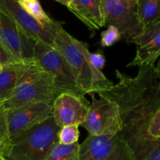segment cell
<instances>
[{
	"label": "cell",
	"instance_id": "cell-1",
	"mask_svg": "<svg viewBox=\"0 0 160 160\" xmlns=\"http://www.w3.org/2000/svg\"><path fill=\"white\" fill-rule=\"evenodd\" d=\"M118 83L98 92L117 105L121 130L133 160H160V72L159 66H142L135 77L116 70Z\"/></svg>",
	"mask_w": 160,
	"mask_h": 160
},
{
	"label": "cell",
	"instance_id": "cell-2",
	"mask_svg": "<svg viewBox=\"0 0 160 160\" xmlns=\"http://www.w3.org/2000/svg\"><path fill=\"white\" fill-rule=\"evenodd\" d=\"M53 44L70 66L78 84L86 95L106 91L113 85L102 70H97L92 64L87 44L67 33L61 23L56 29Z\"/></svg>",
	"mask_w": 160,
	"mask_h": 160
},
{
	"label": "cell",
	"instance_id": "cell-3",
	"mask_svg": "<svg viewBox=\"0 0 160 160\" xmlns=\"http://www.w3.org/2000/svg\"><path fill=\"white\" fill-rule=\"evenodd\" d=\"M60 128L53 117L9 138L1 156L6 160H45L59 143Z\"/></svg>",
	"mask_w": 160,
	"mask_h": 160
},
{
	"label": "cell",
	"instance_id": "cell-4",
	"mask_svg": "<svg viewBox=\"0 0 160 160\" xmlns=\"http://www.w3.org/2000/svg\"><path fill=\"white\" fill-rule=\"evenodd\" d=\"M59 95L52 75L33 59L27 62L13 92L2 105L6 110L37 102L52 106Z\"/></svg>",
	"mask_w": 160,
	"mask_h": 160
},
{
	"label": "cell",
	"instance_id": "cell-5",
	"mask_svg": "<svg viewBox=\"0 0 160 160\" xmlns=\"http://www.w3.org/2000/svg\"><path fill=\"white\" fill-rule=\"evenodd\" d=\"M34 59L52 75L58 93L70 94L79 98L85 97V92L78 84L70 66L56 48L35 42Z\"/></svg>",
	"mask_w": 160,
	"mask_h": 160
},
{
	"label": "cell",
	"instance_id": "cell-6",
	"mask_svg": "<svg viewBox=\"0 0 160 160\" xmlns=\"http://www.w3.org/2000/svg\"><path fill=\"white\" fill-rule=\"evenodd\" d=\"M137 1L102 0L101 12L103 27L113 26L118 29L128 44L142 32L136 12Z\"/></svg>",
	"mask_w": 160,
	"mask_h": 160
},
{
	"label": "cell",
	"instance_id": "cell-7",
	"mask_svg": "<svg viewBox=\"0 0 160 160\" xmlns=\"http://www.w3.org/2000/svg\"><path fill=\"white\" fill-rule=\"evenodd\" d=\"M92 103L81 127L90 136L115 135L121 130V120L117 105L114 102L99 95L96 99L95 93H89Z\"/></svg>",
	"mask_w": 160,
	"mask_h": 160
},
{
	"label": "cell",
	"instance_id": "cell-8",
	"mask_svg": "<svg viewBox=\"0 0 160 160\" xmlns=\"http://www.w3.org/2000/svg\"><path fill=\"white\" fill-rule=\"evenodd\" d=\"M0 10L12 19L29 38L54 48L55 35L59 22L55 20L48 26L42 24L25 12L18 0H0Z\"/></svg>",
	"mask_w": 160,
	"mask_h": 160
},
{
	"label": "cell",
	"instance_id": "cell-9",
	"mask_svg": "<svg viewBox=\"0 0 160 160\" xmlns=\"http://www.w3.org/2000/svg\"><path fill=\"white\" fill-rule=\"evenodd\" d=\"M80 160H133L128 145L115 135L90 136L80 145Z\"/></svg>",
	"mask_w": 160,
	"mask_h": 160
},
{
	"label": "cell",
	"instance_id": "cell-10",
	"mask_svg": "<svg viewBox=\"0 0 160 160\" xmlns=\"http://www.w3.org/2000/svg\"><path fill=\"white\" fill-rule=\"evenodd\" d=\"M0 42L21 62L34 59L35 42L28 37L15 22L0 10Z\"/></svg>",
	"mask_w": 160,
	"mask_h": 160
},
{
	"label": "cell",
	"instance_id": "cell-11",
	"mask_svg": "<svg viewBox=\"0 0 160 160\" xmlns=\"http://www.w3.org/2000/svg\"><path fill=\"white\" fill-rule=\"evenodd\" d=\"M8 138L13 137L52 116V106L45 102L31 103L6 110Z\"/></svg>",
	"mask_w": 160,
	"mask_h": 160
},
{
	"label": "cell",
	"instance_id": "cell-12",
	"mask_svg": "<svg viewBox=\"0 0 160 160\" xmlns=\"http://www.w3.org/2000/svg\"><path fill=\"white\" fill-rule=\"evenodd\" d=\"M90 103L85 97L59 94L52 105V117L59 128L69 125L81 126L87 115Z\"/></svg>",
	"mask_w": 160,
	"mask_h": 160
},
{
	"label": "cell",
	"instance_id": "cell-13",
	"mask_svg": "<svg viewBox=\"0 0 160 160\" xmlns=\"http://www.w3.org/2000/svg\"><path fill=\"white\" fill-rule=\"evenodd\" d=\"M137 52L128 67L155 65L160 55V23L144 30L133 40Z\"/></svg>",
	"mask_w": 160,
	"mask_h": 160
},
{
	"label": "cell",
	"instance_id": "cell-14",
	"mask_svg": "<svg viewBox=\"0 0 160 160\" xmlns=\"http://www.w3.org/2000/svg\"><path fill=\"white\" fill-rule=\"evenodd\" d=\"M102 0H70L67 8L91 31L103 27L101 12Z\"/></svg>",
	"mask_w": 160,
	"mask_h": 160
},
{
	"label": "cell",
	"instance_id": "cell-15",
	"mask_svg": "<svg viewBox=\"0 0 160 160\" xmlns=\"http://www.w3.org/2000/svg\"><path fill=\"white\" fill-rule=\"evenodd\" d=\"M26 63L27 62H20L2 67L0 71V104H3L11 96Z\"/></svg>",
	"mask_w": 160,
	"mask_h": 160
},
{
	"label": "cell",
	"instance_id": "cell-16",
	"mask_svg": "<svg viewBox=\"0 0 160 160\" xmlns=\"http://www.w3.org/2000/svg\"><path fill=\"white\" fill-rule=\"evenodd\" d=\"M136 12L142 31L160 23L159 0H137Z\"/></svg>",
	"mask_w": 160,
	"mask_h": 160
},
{
	"label": "cell",
	"instance_id": "cell-17",
	"mask_svg": "<svg viewBox=\"0 0 160 160\" xmlns=\"http://www.w3.org/2000/svg\"><path fill=\"white\" fill-rule=\"evenodd\" d=\"M45 160H80V144H56Z\"/></svg>",
	"mask_w": 160,
	"mask_h": 160
},
{
	"label": "cell",
	"instance_id": "cell-18",
	"mask_svg": "<svg viewBox=\"0 0 160 160\" xmlns=\"http://www.w3.org/2000/svg\"><path fill=\"white\" fill-rule=\"evenodd\" d=\"M20 7L28 12L30 16L35 19L37 21L42 24L48 26L54 23L55 20H52L43 9L40 2L38 0L32 2H23L18 1Z\"/></svg>",
	"mask_w": 160,
	"mask_h": 160
},
{
	"label": "cell",
	"instance_id": "cell-19",
	"mask_svg": "<svg viewBox=\"0 0 160 160\" xmlns=\"http://www.w3.org/2000/svg\"><path fill=\"white\" fill-rule=\"evenodd\" d=\"M78 125H69L60 128L59 132V143L62 145H72L78 142L80 132Z\"/></svg>",
	"mask_w": 160,
	"mask_h": 160
},
{
	"label": "cell",
	"instance_id": "cell-20",
	"mask_svg": "<svg viewBox=\"0 0 160 160\" xmlns=\"http://www.w3.org/2000/svg\"><path fill=\"white\" fill-rule=\"evenodd\" d=\"M121 39V34L117 28L113 26L107 27V29L101 34V45L109 47Z\"/></svg>",
	"mask_w": 160,
	"mask_h": 160
},
{
	"label": "cell",
	"instance_id": "cell-21",
	"mask_svg": "<svg viewBox=\"0 0 160 160\" xmlns=\"http://www.w3.org/2000/svg\"><path fill=\"white\" fill-rule=\"evenodd\" d=\"M8 140L6 109L2 104H0V142L6 144Z\"/></svg>",
	"mask_w": 160,
	"mask_h": 160
},
{
	"label": "cell",
	"instance_id": "cell-22",
	"mask_svg": "<svg viewBox=\"0 0 160 160\" xmlns=\"http://www.w3.org/2000/svg\"><path fill=\"white\" fill-rule=\"evenodd\" d=\"M21 61L18 60L16 57H14L9 52V50L0 42V64L2 67L10 64L17 63Z\"/></svg>",
	"mask_w": 160,
	"mask_h": 160
},
{
	"label": "cell",
	"instance_id": "cell-23",
	"mask_svg": "<svg viewBox=\"0 0 160 160\" xmlns=\"http://www.w3.org/2000/svg\"><path fill=\"white\" fill-rule=\"evenodd\" d=\"M90 60L94 67L98 70H102V69L106 65V59L102 53L97 52L91 53L90 52Z\"/></svg>",
	"mask_w": 160,
	"mask_h": 160
},
{
	"label": "cell",
	"instance_id": "cell-24",
	"mask_svg": "<svg viewBox=\"0 0 160 160\" xmlns=\"http://www.w3.org/2000/svg\"><path fill=\"white\" fill-rule=\"evenodd\" d=\"M54 1L60 3V4L63 5V6H68L69 5V2H70V0H54Z\"/></svg>",
	"mask_w": 160,
	"mask_h": 160
},
{
	"label": "cell",
	"instance_id": "cell-25",
	"mask_svg": "<svg viewBox=\"0 0 160 160\" xmlns=\"http://www.w3.org/2000/svg\"><path fill=\"white\" fill-rule=\"evenodd\" d=\"M4 146H5V144L4 143H2V142H0V156H1L2 153V151H3V148H4Z\"/></svg>",
	"mask_w": 160,
	"mask_h": 160
},
{
	"label": "cell",
	"instance_id": "cell-26",
	"mask_svg": "<svg viewBox=\"0 0 160 160\" xmlns=\"http://www.w3.org/2000/svg\"><path fill=\"white\" fill-rule=\"evenodd\" d=\"M18 1H23V2H32V1H35V0H18Z\"/></svg>",
	"mask_w": 160,
	"mask_h": 160
},
{
	"label": "cell",
	"instance_id": "cell-27",
	"mask_svg": "<svg viewBox=\"0 0 160 160\" xmlns=\"http://www.w3.org/2000/svg\"><path fill=\"white\" fill-rule=\"evenodd\" d=\"M0 160H6L2 156H0Z\"/></svg>",
	"mask_w": 160,
	"mask_h": 160
},
{
	"label": "cell",
	"instance_id": "cell-28",
	"mask_svg": "<svg viewBox=\"0 0 160 160\" xmlns=\"http://www.w3.org/2000/svg\"><path fill=\"white\" fill-rule=\"evenodd\" d=\"M2 69V66L1 65V64H0V71H1V70Z\"/></svg>",
	"mask_w": 160,
	"mask_h": 160
},
{
	"label": "cell",
	"instance_id": "cell-29",
	"mask_svg": "<svg viewBox=\"0 0 160 160\" xmlns=\"http://www.w3.org/2000/svg\"><path fill=\"white\" fill-rule=\"evenodd\" d=\"M133 1H137V0H133Z\"/></svg>",
	"mask_w": 160,
	"mask_h": 160
}]
</instances>
